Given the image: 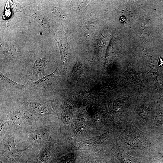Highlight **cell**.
<instances>
[{
	"label": "cell",
	"instance_id": "obj_6",
	"mask_svg": "<svg viewBox=\"0 0 163 163\" xmlns=\"http://www.w3.org/2000/svg\"><path fill=\"white\" fill-rule=\"evenodd\" d=\"M58 71V65L55 70L52 73L46 75L39 79L35 81L29 79L25 84V91L35 90V91H43L47 89L53 82L57 75Z\"/></svg>",
	"mask_w": 163,
	"mask_h": 163
},
{
	"label": "cell",
	"instance_id": "obj_9",
	"mask_svg": "<svg viewBox=\"0 0 163 163\" xmlns=\"http://www.w3.org/2000/svg\"><path fill=\"white\" fill-rule=\"evenodd\" d=\"M46 64L45 58L41 57L37 59L34 64L30 74L29 79L35 82L45 76Z\"/></svg>",
	"mask_w": 163,
	"mask_h": 163
},
{
	"label": "cell",
	"instance_id": "obj_10",
	"mask_svg": "<svg viewBox=\"0 0 163 163\" xmlns=\"http://www.w3.org/2000/svg\"><path fill=\"white\" fill-rule=\"evenodd\" d=\"M78 155L84 163H117L112 158L101 154L80 153Z\"/></svg>",
	"mask_w": 163,
	"mask_h": 163
},
{
	"label": "cell",
	"instance_id": "obj_19",
	"mask_svg": "<svg viewBox=\"0 0 163 163\" xmlns=\"http://www.w3.org/2000/svg\"><path fill=\"white\" fill-rule=\"evenodd\" d=\"M0 163H4V162H3L2 161H0Z\"/></svg>",
	"mask_w": 163,
	"mask_h": 163
},
{
	"label": "cell",
	"instance_id": "obj_3",
	"mask_svg": "<svg viewBox=\"0 0 163 163\" xmlns=\"http://www.w3.org/2000/svg\"><path fill=\"white\" fill-rule=\"evenodd\" d=\"M14 133L8 130L0 141V159L4 163H18L21 158L25 156L27 149H18L15 144Z\"/></svg>",
	"mask_w": 163,
	"mask_h": 163
},
{
	"label": "cell",
	"instance_id": "obj_8",
	"mask_svg": "<svg viewBox=\"0 0 163 163\" xmlns=\"http://www.w3.org/2000/svg\"><path fill=\"white\" fill-rule=\"evenodd\" d=\"M53 38L58 43L62 65L65 66L69 53V44L67 35L63 31H58L55 34Z\"/></svg>",
	"mask_w": 163,
	"mask_h": 163
},
{
	"label": "cell",
	"instance_id": "obj_15",
	"mask_svg": "<svg viewBox=\"0 0 163 163\" xmlns=\"http://www.w3.org/2000/svg\"><path fill=\"white\" fill-rule=\"evenodd\" d=\"M8 129V125L4 120L0 119V139L5 136Z\"/></svg>",
	"mask_w": 163,
	"mask_h": 163
},
{
	"label": "cell",
	"instance_id": "obj_2",
	"mask_svg": "<svg viewBox=\"0 0 163 163\" xmlns=\"http://www.w3.org/2000/svg\"><path fill=\"white\" fill-rule=\"evenodd\" d=\"M0 119L7 122L8 126V130L14 133L31 125L37 120L18 104L11 106L8 109V113L1 116Z\"/></svg>",
	"mask_w": 163,
	"mask_h": 163
},
{
	"label": "cell",
	"instance_id": "obj_20",
	"mask_svg": "<svg viewBox=\"0 0 163 163\" xmlns=\"http://www.w3.org/2000/svg\"><path fill=\"white\" fill-rule=\"evenodd\" d=\"M18 163H22L21 161H19Z\"/></svg>",
	"mask_w": 163,
	"mask_h": 163
},
{
	"label": "cell",
	"instance_id": "obj_4",
	"mask_svg": "<svg viewBox=\"0 0 163 163\" xmlns=\"http://www.w3.org/2000/svg\"><path fill=\"white\" fill-rule=\"evenodd\" d=\"M32 114L37 120H55L54 112L46 99L25 98L18 103Z\"/></svg>",
	"mask_w": 163,
	"mask_h": 163
},
{
	"label": "cell",
	"instance_id": "obj_1",
	"mask_svg": "<svg viewBox=\"0 0 163 163\" xmlns=\"http://www.w3.org/2000/svg\"><path fill=\"white\" fill-rule=\"evenodd\" d=\"M14 139L19 149L27 148L26 158L30 157L50 142L61 143L59 125L55 120H37L15 133Z\"/></svg>",
	"mask_w": 163,
	"mask_h": 163
},
{
	"label": "cell",
	"instance_id": "obj_17",
	"mask_svg": "<svg viewBox=\"0 0 163 163\" xmlns=\"http://www.w3.org/2000/svg\"><path fill=\"white\" fill-rule=\"evenodd\" d=\"M83 68V64L80 62H77L74 66L73 69L72 76L74 77L77 75Z\"/></svg>",
	"mask_w": 163,
	"mask_h": 163
},
{
	"label": "cell",
	"instance_id": "obj_16",
	"mask_svg": "<svg viewBox=\"0 0 163 163\" xmlns=\"http://www.w3.org/2000/svg\"><path fill=\"white\" fill-rule=\"evenodd\" d=\"M2 52L6 57L11 58L16 57L18 54L15 51L9 47L3 48Z\"/></svg>",
	"mask_w": 163,
	"mask_h": 163
},
{
	"label": "cell",
	"instance_id": "obj_11",
	"mask_svg": "<svg viewBox=\"0 0 163 163\" xmlns=\"http://www.w3.org/2000/svg\"><path fill=\"white\" fill-rule=\"evenodd\" d=\"M49 163H84L82 159L74 152H70L53 159Z\"/></svg>",
	"mask_w": 163,
	"mask_h": 163
},
{
	"label": "cell",
	"instance_id": "obj_18",
	"mask_svg": "<svg viewBox=\"0 0 163 163\" xmlns=\"http://www.w3.org/2000/svg\"><path fill=\"white\" fill-rule=\"evenodd\" d=\"M120 20L121 22L123 23H125L126 22V19L125 18L123 17H121L120 18Z\"/></svg>",
	"mask_w": 163,
	"mask_h": 163
},
{
	"label": "cell",
	"instance_id": "obj_12",
	"mask_svg": "<svg viewBox=\"0 0 163 163\" xmlns=\"http://www.w3.org/2000/svg\"><path fill=\"white\" fill-rule=\"evenodd\" d=\"M87 124L86 117L83 114L79 115L77 118L74 125V130L77 133L82 132L85 128Z\"/></svg>",
	"mask_w": 163,
	"mask_h": 163
},
{
	"label": "cell",
	"instance_id": "obj_14",
	"mask_svg": "<svg viewBox=\"0 0 163 163\" xmlns=\"http://www.w3.org/2000/svg\"><path fill=\"white\" fill-rule=\"evenodd\" d=\"M0 78L2 81L8 84L11 86L13 87L20 90H25L26 87L25 84L23 85L17 83L7 77L1 72H0Z\"/></svg>",
	"mask_w": 163,
	"mask_h": 163
},
{
	"label": "cell",
	"instance_id": "obj_13",
	"mask_svg": "<svg viewBox=\"0 0 163 163\" xmlns=\"http://www.w3.org/2000/svg\"><path fill=\"white\" fill-rule=\"evenodd\" d=\"M29 15L36 20L45 30L48 31H50V24L46 18L37 13L30 14Z\"/></svg>",
	"mask_w": 163,
	"mask_h": 163
},
{
	"label": "cell",
	"instance_id": "obj_5",
	"mask_svg": "<svg viewBox=\"0 0 163 163\" xmlns=\"http://www.w3.org/2000/svg\"><path fill=\"white\" fill-rule=\"evenodd\" d=\"M59 144L50 142L43 147L36 155L27 158L22 157L20 160L23 163H49L55 158V152Z\"/></svg>",
	"mask_w": 163,
	"mask_h": 163
},
{
	"label": "cell",
	"instance_id": "obj_7",
	"mask_svg": "<svg viewBox=\"0 0 163 163\" xmlns=\"http://www.w3.org/2000/svg\"><path fill=\"white\" fill-rule=\"evenodd\" d=\"M109 131L99 136L79 142L76 145V149L91 150L98 149L104 141L109 137Z\"/></svg>",
	"mask_w": 163,
	"mask_h": 163
}]
</instances>
